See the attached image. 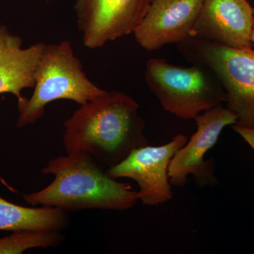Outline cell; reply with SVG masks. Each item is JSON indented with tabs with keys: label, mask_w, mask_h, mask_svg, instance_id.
Wrapping results in <instances>:
<instances>
[{
	"label": "cell",
	"mask_w": 254,
	"mask_h": 254,
	"mask_svg": "<svg viewBox=\"0 0 254 254\" xmlns=\"http://www.w3.org/2000/svg\"><path fill=\"white\" fill-rule=\"evenodd\" d=\"M139 105L121 91H108L81 105L64 123L66 154L83 152L106 170L148 145Z\"/></svg>",
	"instance_id": "6da1fadb"
},
{
	"label": "cell",
	"mask_w": 254,
	"mask_h": 254,
	"mask_svg": "<svg viewBox=\"0 0 254 254\" xmlns=\"http://www.w3.org/2000/svg\"><path fill=\"white\" fill-rule=\"evenodd\" d=\"M43 175H54L50 185L23 195L32 205L55 207L64 211L86 209L126 210L138 200L131 185L119 182L89 155L78 151L50 160Z\"/></svg>",
	"instance_id": "7a4b0ae2"
},
{
	"label": "cell",
	"mask_w": 254,
	"mask_h": 254,
	"mask_svg": "<svg viewBox=\"0 0 254 254\" xmlns=\"http://www.w3.org/2000/svg\"><path fill=\"white\" fill-rule=\"evenodd\" d=\"M33 88L31 98L18 104L17 128L36 123L44 115L47 105L55 100H69L83 105L108 92L87 77L68 41L46 44Z\"/></svg>",
	"instance_id": "3957f363"
},
{
	"label": "cell",
	"mask_w": 254,
	"mask_h": 254,
	"mask_svg": "<svg viewBox=\"0 0 254 254\" xmlns=\"http://www.w3.org/2000/svg\"><path fill=\"white\" fill-rule=\"evenodd\" d=\"M188 59L204 65L223 88L227 108L236 114L235 125L254 128V51L189 38L180 43Z\"/></svg>",
	"instance_id": "277c9868"
},
{
	"label": "cell",
	"mask_w": 254,
	"mask_h": 254,
	"mask_svg": "<svg viewBox=\"0 0 254 254\" xmlns=\"http://www.w3.org/2000/svg\"><path fill=\"white\" fill-rule=\"evenodd\" d=\"M145 82L164 109L185 120L225 103L220 82L203 68L184 67L153 58L147 62Z\"/></svg>",
	"instance_id": "5b68a950"
},
{
	"label": "cell",
	"mask_w": 254,
	"mask_h": 254,
	"mask_svg": "<svg viewBox=\"0 0 254 254\" xmlns=\"http://www.w3.org/2000/svg\"><path fill=\"white\" fill-rule=\"evenodd\" d=\"M188 141L176 135L166 144L144 145L131 151L123 161L106 170L113 178H128L136 182L138 199L146 205L163 204L173 198L168 171L174 155Z\"/></svg>",
	"instance_id": "8992f818"
},
{
	"label": "cell",
	"mask_w": 254,
	"mask_h": 254,
	"mask_svg": "<svg viewBox=\"0 0 254 254\" xmlns=\"http://www.w3.org/2000/svg\"><path fill=\"white\" fill-rule=\"evenodd\" d=\"M151 0H75L76 23L89 49L133 33Z\"/></svg>",
	"instance_id": "52a82bcc"
},
{
	"label": "cell",
	"mask_w": 254,
	"mask_h": 254,
	"mask_svg": "<svg viewBox=\"0 0 254 254\" xmlns=\"http://www.w3.org/2000/svg\"><path fill=\"white\" fill-rule=\"evenodd\" d=\"M194 120L196 131L175 153L169 166L170 182L175 186H185L190 175L199 185L215 183L213 166L204 160L205 155L216 144L224 128L237 124L238 118L231 110L220 105L199 114Z\"/></svg>",
	"instance_id": "ba28073f"
},
{
	"label": "cell",
	"mask_w": 254,
	"mask_h": 254,
	"mask_svg": "<svg viewBox=\"0 0 254 254\" xmlns=\"http://www.w3.org/2000/svg\"><path fill=\"white\" fill-rule=\"evenodd\" d=\"M205 0H151L133 31L137 43L148 52L190 38Z\"/></svg>",
	"instance_id": "9c48e42d"
},
{
	"label": "cell",
	"mask_w": 254,
	"mask_h": 254,
	"mask_svg": "<svg viewBox=\"0 0 254 254\" xmlns=\"http://www.w3.org/2000/svg\"><path fill=\"white\" fill-rule=\"evenodd\" d=\"M254 11L248 0H205L190 38L252 48Z\"/></svg>",
	"instance_id": "30bf717a"
},
{
	"label": "cell",
	"mask_w": 254,
	"mask_h": 254,
	"mask_svg": "<svg viewBox=\"0 0 254 254\" xmlns=\"http://www.w3.org/2000/svg\"><path fill=\"white\" fill-rule=\"evenodd\" d=\"M46 44L38 43L23 48L22 39L0 25V94L9 93L18 104L26 100L21 93L35 86L38 63Z\"/></svg>",
	"instance_id": "8fae6325"
},
{
	"label": "cell",
	"mask_w": 254,
	"mask_h": 254,
	"mask_svg": "<svg viewBox=\"0 0 254 254\" xmlns=\"http://www.w3.org/2000/svg\"><path fill=\"white\" fill-rule=\"evenodd\" d=\"M68 224L67 214L62 209L48 206L28 208L0 197V230L60 232Z\"/></svg>",
	"instance_id": "7c38bea8"
},
{
	"label": "cell",
	"mask_w": 254,
	"mask_h": 254,
	"mask_svg": "<svg viewBox=\"0 0 254 254\" xmlns=\"http://www.w3.org/2000/svg\"><path fill=\"white\" fill-rule=\"evenodd\" d=\"M63 239L60 232H14L11 236L0 239V254H22L29 249L54 247Z\"/></svg>",
	"instance_id": "4fadbf2b"
},
{
	"label": "cell",
	"mask_w": 254,
	"mask_h": 254,
	"mask_svg": "<svg viewBox=\"0 0 254 254\" xmlns=\"http://www.w3.org/2000/svg\"><path fill=\"white\" fill-rule=\"evenodd\" d=\"M232 128L254 150V128L239 125H234Z\"/></svg>",
	"instance_id": "5bb4252c"
},
{
	"label": "cell",
	"mask_w": 254,
	"mask_h": 254,
	"mask_svg": "<svg viewBox=\"0 0 254 254\" xmlns=\"http://www.w3.org/2000/svg\"><path fill=\"white\" fill-rule=\"evenodd\" d=\"M252 42L254 45V24H253V30H252Z\"/></svg>",
	"instance_id": "9a60e30c"
}]
</instances>
